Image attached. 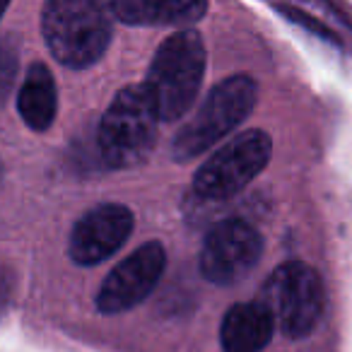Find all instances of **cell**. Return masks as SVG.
<instances>
[{
  "mask_svg": "<svg viewBox=\"0 0 352 352\" xmlns=\"http://www.w3.org/2000/svg\"><path fill=\"white\" fill-rule=\"evenodd\" d=\"M275 321L261 302L234 304L225 314L220 340L225 352H261L273 338Z\"/></svg>",
  "mask_w": 352,
  "mask_h": 352,
  "instance_id": "cell-11",
  "label": "cell"
},
{
  "mask_svg": "<svg viewBox=\"0 0 352 352\" xmlns=\"http://www.w3.org/2000/svg\"><path fill=\"white\" fill-rule=\"evenodd\" d=\"M206 75V44L193 30L166 36L155 51L145 87L160 113V121H179L191 111Z\"/></svg>",
  "mask_w": 352,
  "mask_h": 352,
  "instance_id": "cell-2",
  "label": "cell"
},
{
  "mask_svg": "<svg viewBox=\"0 0 352 352\" xmlns=\"http://www.w3.org/2000/svg\"><path fill=\"white\" fill-rule=\"evenodd\" d=\"M111 8L128 27H184L203 20L208 0H111Z\"/></svg>",
  "mask_w": 352,
  "mask_h": 352,
  "instance_id": "cell-10",
  "label": "cell"
},
{
  "mask_svg": "<svg viewBox=\"0 0 352 352\" xmlns=\"http://www.w3.org/2000/svg\"><path fill=\"white\" fill-rule=\"evenodd\" d=\"M0 179H3V169H0Z\"/></svg>",
  "mask_w": 352,
  "mask_h": 352,
  "instance_id": "cell-17",
  "label": "cell"
},
{
  "mask_svg": "<svg viewBox=\"0 0 352 352\" xmlns=\"http://www.w3.org/2000/svg\"><path fill=\"white\" fill-rule=\"evenodd\" d=\"M8 6H10V0H0V17H3V12L8 10Z\"/></svg>",
  "mask_w": 352,
  "mask_h": 352,
  "instance_id": "cell-16",
  "label": "cell"
},
{
  "mask_svg": "<svg viewBox=\"0 0 352 352\" xmlns=\"http://www.w3.org/2000/svg\"><path fill=\"white\" fill-rule=\"evenodd\" d=\"M273 152L265 131H246L217 147L193 176V193L206 201H230L265 169Z\"/></svg>",
  "mask_w": 352,
  "mask_h": 352,
  "instance_id": "cell-6",
  "label": "cell"
},
{
  "mask_svg": "<svg viewBox=\"0 0 352 352\" xmlns=\"http://www.w3.org/2000/svg\"><path fill=\"white\" fill-rule=\"evenodd\" d=\"M10 289H12L10 275H8L6 268H0V307H6L8 297H10Z\"/></svg>",
  "mask_w": 352,
  "mask_h": 352,
  "instance_id": "cell-15",
  "label": "cell"
},
{
  "mask_svg": "<svg viewBox=\"0 0 352 352\" xmlns=\"http://www.w3.org/2000/svg\"><path fill=\"white\" fill-rule=\"evenodd\" d=\"M256 102L258 85L249 75H232L217 82L196 109L191 121L176 133L171 142V157L176 162H191L206 155L246 121Z\"/></svg>",
  "mask_w": 352,
  "mask_h": 352,
  "instance_id": "cell-3",
  "label": "cell"
},
{
  "mask_svg": "<svg viewBox=\"0 0 352 352\" xmlns=\"http://www.w3.org/2000/svg\"><path fill=\"white\" fill-rule=\"evenodd\" d=\"M160 113L145 85H128L113 97L99 123V152L111 169H133L150 157Z\"/></svg>",
  "mask_w": 352,
  "mask_h": 352,
  "instance_id": "cell-4",
  "label": "cell"
},
{
  "mask_svg": "<svg viewBox=\"0 0 352 352\" xmlns=\"http://www.w3.org/2000/svg\"><path fill=\"white\" fill-rule=\"evenodd\" d=\"M113 20L109 0H46L41 34L60 65L82 70L97 63L109 49Z\"/></svg>",
  "mask_w": 352,
  "mask_h": 352,
  "instance_id": "cell-1",
  "label": "cell"
},
{
  "mask_svg": "<svg viewBox=\"0 0 352 352\" xmlns=\"http://www.w3.org/2000/svg\"><path fill=\"white\" fill-rule=\"evenodd\" d=\"M135 217L126 206L104 203L87 210L70 232V258L78 265H99L111 258L133 234Z\"/></svg>",
  "mask_w": 352,
  "mask_h": 352,
  "instance_id": "cell-9",
  "label": "cell"
},
{
  "mask_svg": "<svg viewBox=\"0 0 352 352\" xmlns=\"http://www.w3.org/2000/svg\"><path fill=\"white\" fill-rule=\"evenodd\" d=\"M17 78V46L10 39H0V104L6 102Z\"/></svg>",
  "mask_w": 352,
  "mask_h": 352,
  "instance_id": "cell-13",
  "label": "cell"
},
{
  "mask_svg": "<svg viewBox=\"0 0 352 352\" xmlns=\"http://www.w3.org/2000/svg\"><path fill=\"white\" fill-rule=\"evenodd\" d=\"M56 109H58V94H56L54 75L44 63H32L17 94L20 118L32 131L44 133L54 123Z\"/></svg>",
  "mask_w": 352,
  "mask_h": 352,
  "instance_id": "cell-12",
  "label": "cell"
},
{
  "mask_svg": "<svg viewBox=\"0 0 352 352\" xmlns=\"http://www.w3.org/2000/svg\"><path fill=\"white\" fill-rule=\"evenodd\" d=\"M278 10L283 12L285 17H287L289 22H294V25L304 27V30H311L314 34H318L321 39H328V41H338L336 36H333L331 30H326V27L321 25L318 20H314V17H309L307 12L297 10V8H287V6H278Z\"/></svg>",
  "mask_w": 352,
  "mask_h": 352,
  "instance_id": "cell-14",
  "label": "cell"
},
{
  "mask_svg": "<svg viewBox=\"0 0 352 352\" xmlns=\"http://www.w3.org/2000/svg\"><path fill=\"white\" fill-rule=\"evenodd\" d=\"M263 236L246 220H225L208 232L201 249V273L208 283L230 287L258 265Z\"/></svg>",
  "mask_w": 352,
  "mask_h": 352,
  "instance_id": "cell-7",
  "label": "cell"
},
{
  "mask_svg": "<svg viewBox=\"0 0 352 352\" xmlns=\"http://www.w3.org/2000/svg\"><path fill=\"white\" fill-rule=\"evenodd\" d=\"M164 265L166 254L160 241L142 244L107 275L97 292V309L111 316V314H123L145 302L160 283Z\"/></svg>",
  "mask_w": 352,
  "mask_h": 352,
  "instance_id": "cell-8",
  "label": "cell"
},
{
  "mask_svg": "<svg viewBox=\"0 0 352 352\" xmlns=\"http://www.w3.org/2000/svg\"><path fill=\"white\" fill-rule=\"evenodd\" d=\"M261 304L270 311L275 326L289 338H302L318 326L326 311L323 280L302 261L285 263L265 280Z\"/></svg>",
  "mask_w": 352,
  "mask_h": 352,
  "instance_id": "cell-5",
  "label": "cell"
}]
</instances>
